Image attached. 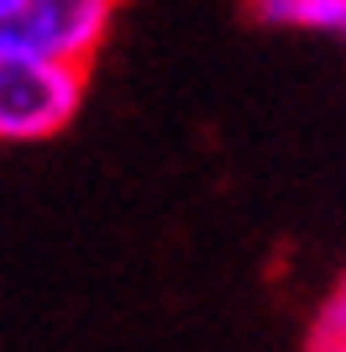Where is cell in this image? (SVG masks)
<instances>
[{"instance_id": "6da1fadb", "label": "cell", "mask_w": 346, "mask_h": 352, "mask_svg": "<svg viewBox=\"0 0 346 352\" xmlns=\"http://www.w3.org/2000/svg\"><path fill=\"white\" fill-rule=\"evenodd\" d=\"M89 89L84 63L0 53V147H27L69 132Z\"/></svg>"}, {"instance_id": "7a4b0ae2", "label": "cell", "mask_w": 346, "mask_h": 352, "mask_svg": "<svg viewBox=\"0 0 346 352\" xmlns=\"http://www.w3.org/2000/svg\"><path fill=\"white\" fill-rule=\"evenodd\" d=\"M121 0H21L0 16V53H37L63 63H95L115 27Z\"/></svg>"}, {"instance_id": "3957f363", "label": "cell", "mask_w": 346, "mask_h": 352, "mask_svg": "<svg viewBox=\"0 0 346 352\" xmlns=\"http://www.w3.org/2000/svg\"><path fill=\"white\" fill-rule=\"evenodd\" d=\"M252 21L278 32H320L346 47V0H246Z\"/></svg>"}, {"instance_id": "277c9868", "label": "cell", "mask_w": 346, "mask_h": 352, "mask_svg": "<svg viewBox=\"0 0 346 352\" xmlns=\"http://www.w3.org/2000/svg\"><path fill=\"white\" fill-rule=\"evenodd\" d=\"M310 352H346V279L336 284V294L325 300V310L315 316Z\"/></svg>"}, {"instance_id": "5b68a950", "label": "cell", "mask_w": 346, "mask_h": 352, "mask_svg": "<svg viewBox=\"0 0 346 352\" xmlns=\"http://www.w3.org/2000/svg\"><path fill=\"white\" fill-rule=\"evenodd\" d=\"M16 6H21V0H0V16H11V11H16Z\"/></svg>"}]
</instances>
